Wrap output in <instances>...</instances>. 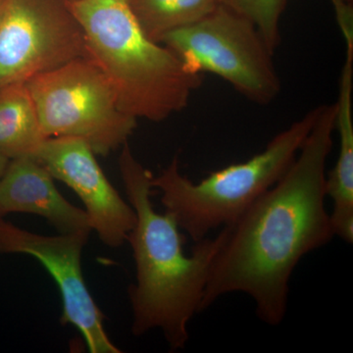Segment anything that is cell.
I'll use <instances>...</instances> for the list:
<instances>
[{"label":"cell","instance_id":"obj_1","mask_svg":"<svg viewBox=\"0 0 353 353\" xmlns=\"http://www.w3.org/2000/svg\"><path fill=\"white\" fill-rule=\"evenodd\" d=\"M336 103L320 112L289 170L234 224L216 255L204 290L201 311L225 294L252 297L262 321L284 320L290 280L307 253L334 236L325 208L326 164L333 148Z\"/></svg>","mask_w":353,"mask_h":353},{"label":"cell","instance_id":"obj_2","mask_svg":"<svg viewBox=\"0 0 353 353\" xmlns=\"http://www.w3.org/2000/svg\"><path fill=\"white\" fill-rule=\"evenodd\" d=\"M119 170L128 201L137 222L128 241L136 265V282L130 285L132 333L141 336L160 330L171 352L183 350L189 323L201 312L211 267L226 228L214 238L197 241L190 254L183 252L185 236L168 213L153 208L152 173L137 159L129 143L121 148Z\"/></svg>","mask_w":353,"mask_h":353},{"label":"cell","instance_id":"obj_3","mask_svg":"<svg viewBox=\"0 0 353 353\" xmlns=\"http://www.w3.org/2000/svg\"><path fill=\"white\" fill-rule=\"evenodd\" d=\"M67 6L82 28L88 57L108 78L123 112L162 122L189 105L203 74L146 36L131 0H67Z\"/></svg>","mask_w":353,"mask_h":353},{"label":"cell","instance_id":"obj_4","mask_svg":"<svg viewBox=\"0 0 353 353\" xmlns=\"http://www.w3.org/2000/svg\"><path fill=\"white\" fill-rule=\"evenodd\" d=\"M319 112L320 105L311 109L276 134L261 152L213 172L199 183L181 173L176 155L159 175L152 176V187L161 194L164 212L194 243L213 230L234 224L289 170Z\"/></svg>","mask_w":353,"mask_h":353},{"label":"cell","instance_id":"obj_5","mask_svg":"<svg viewBox=\"0 0 353 353\" xmlns=\"http://www.w3.org/2000/svg\"><path fill=\"white\" fill-rule=\"evenodd\" d=\"M46 138H76L106 157L128 143L136 118L121 110L94 60L77 58L26 83Z\"/></svg>","mask_w":353,"mask_h":353},{"label":"cell","instance_id":"obj_6","mask_svg":"<svg viewBox=\"0 0 353 353\" xmlns=\"http://www.w3.org/2000/svg\"><path fill=\"white\" fill-rule=\"evenodd\" d=\"M161 43L188 68L220 77L254 103L270 104L282 90L274 53L260 32L223 4L199 22L169 32Z\"/></svg>","mask_w":353,"mask_h":353},{"label":"cell","instance_id":"obj_7","mask_svg":"<svg viewBox=\"0 0 353 353\" xmlns=\"http://www.w3.org/2000/svg\"><path fill=\"white\" fill-rule=\"evenodd\" d=\"M88 57L67 0H4L0 9V88Z\"/></svg>","mask_w":353,"mask_h":353},{"label":"cell","instance_id":"obj_8","mask_svg":"<svg viewBox=\"0 0 353 353\" xmlns=\"http://www.w3.org/2000/svg\"><path fill=\"white\" fill-rule=\"evenodd\" d=\"M90 233L44 236L0 219V254H23L43 265L62 301V326L75 327L90 353H121L106 332L105 315L90 294L82 268L83 250Z\"/></svg>","mask_w":353,"mask_h":353},{"label":"cell","instance_id":"obj_9","mask_svg":"<svg viewBox=\"0 0 353 353\" xmlns=\"http://www.w3.org/2000/svg\"><path fill=\"white\" fill-rule=\"evenodd\" d=\"M34 157L54 180L61 181L80 197L90 227L103 245L110 248L124 245L136 225V212L109 182L85 141L48 138Z\"/></svg>","mask_w":353,"mask_h":353},{"label":"cell","instance_id":"obj_10","mask_svg":"<svg viewBox=\"0 0 353 353\" xmlns=\"http://www.w3.org/2000/svg\"><path fill=\"white\" fill-rule=\"evenodd\" d=\"M17 212L44 218L58 234L92 232L85 211L64 199L50 172L34 157L11 159L0 176V219Z\"/></svg>","mask_w":353,"mask_h":353},{"label":"cell","instance_id":"obj_11","mask_svg":"<svg viewBox=\"0 0 353 353\" xmlns=\"http://www.w3.org/2000/svg\"><path fill=\"white\" fill-rule=\"evenodd\" d=\"M345 65L341 70L340 90L336 102V130L340 150L334 168L326 175V196L333 201L330 214L334 236L353 241V43H345Z\"/></svg>","mask_w":353,"mask_h":353},{"label":"cell","instance_id":"obj_12","mask_svg":"<svg viewBox=\"0 0 353 353\" xmlns=\"http://www.w3.org/2000/svg\"><path fill=\"white\" fill-rule=\"evenodd\" d=\"M46 139L26 83L0 88V154L34 157Z\"/></svg>","mask_w":353,"mask_h":353},{"label":"cell","instance_id":"obj_13","mask_svg":"<svg viewBox=\"0 0 353 353\" xmlns=\"http://www.w3.org/2000/svg\"><path fill=\"white\" fill-rule=\"evenodd\" d=\"M141 29L153 41L161 43L169 32L199 22L214 12L221 0H131Z\"/></svg>","mask_w":353,"mask_h":353},{"label":"cell","instance_id":"obj_14","mask_svg":"<svg viewBox=\"0 0 353 353\" xmlns=\"http://www.w3.org/2000/svg\"><path fill=\"white\" fill-rule=\"evenodd\" d=\"M290 0H221L252 23L272 52L281 43V20Z\"/></svg>","mask_w":353,"mask_h":353},{"label":"cell","instance_id":"obj_15","mask_svg":"<svg viewBox=\"0 0 353 353\" xmlns=\"http://www.w3.org/2000/svg\"><path fill=\"white\" fill-rule=\"evenodd\" d=\"M10 159L8 158L3 157V155L0 154V176H2V174L6 171L7 165H8Z\"/></svg>","mask_w":353,"mask_h":353},{"label":"cell","instance_id":"obj_16","mask_svg":"<svg viewBox=\"0 0 353 353\" xmlns=\"http://www.w3.org/2000/svg\"><path fill=\"white\" fill-rule=\"evenodd\" d=\"M331 3H334V2H343V3L347 4H353V0H330Z\"/></svg>","mask_w":353,"mask_h":353},{"label":"cell","instance_id":"obj_17","mask_svg":"<svg viewBox=\"0 0 353 353\" xmlns=\"http://www.w3.org/2000/svg\"><path fill=\"white\" fill-rule=\"evenodd\" d=\"M4 0H0V9H1L2 3H3Z\"/></svg>","mask_w":353,"mask_h":353}]
</instances>
